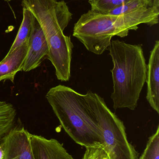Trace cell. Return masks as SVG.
Listing matches in <instances>:
<instances>
[{"label":"cell","instance_id":"obj_1","mask_svg":"<svg viewBox=\"0 0 159 159\" xmlns=\"http://www.w3.org/2000/svg\"><path fill=\"white\" fill-rule=\"evenodd\" d=\"M159 8L147 7L121 16L102 14L91 10L83 14L74 26L73 35L88 51L102 55L114 36H128L140 24L152 26L159 22Z\"/></svg>","mask_w":159,"mask_h":159},{"label":"cell","instance_id":"obj_2","mask_svg":"<svg viewBox=\"0 0 159 159\" xmlns=\"http://www.w3.org/2000/svg\"><path fill=\"white\" fill-rule=\"evenodd\" d=\"M108 48L114 65L111 98L114 109L134 110L146 81L147 65L143 48L116 40L111 41Z\"/></svg>","mask_w":159,"mask_h":159},{"label":"cell","instance_id":"obj_3","mask_svg":"<svg viewBox=\"0 0 159 159\" xmlns=\"http://www.w3.org/2000/svg\"><path fill=\"white\" fill-rule=\"evenodd\" d=\"M45 97L63 129L74 142L86 148L103 144L101 129L84 94L59 85L49 89Z\"/></svg>","mask_w":159,"mask_h":159},{"label":"cell","instance_id":"obj_4","mask_svg":"<svg viewBox=\"0 0 159 159\" xmlns=\"http://www.w3.org/2000/svg\"><path fill=\"white\" fill-rule=\"evenodd\" d=\"M84 96L101 129L102 145L110 159H138L139 154L128 140L124 123L108 108L104 99L91 91Z\"/></svg>","mask_w":159,"mask_h":159},{"label":"cell","instance_id":"obj_5","mask_svg":"<svg viewBox=\"0 0 159 159\" xmlns=\"http://www.w3.org/2000/svg\"><path fill=\"white\" fill-rule=\"evenodd\" d=\"M40 26L48 47L47 57L55 68L57 78L61 81H69L74 46L71 37L63 33L66 26L55 18L46 19Z\"/></svg>","mask_w":159,"mask_h":159},{"label":"cell","instance_id":"obj_6","mask_svg":"<svg viewBox=\"0 0 159 159\" xmlns=\"http://www.w3.org/2000/svg\"><path fill=\"white\" fill-rule=\"evenodd\" d=\"M30 133L24 127H14L3 138V159H35Z\"/></svg>","mask_w":159,"mask_h":159},{"label":"cell","instance_id":"obj_7","mask_svg":"<svg viewBox=\"0 0 159 159\" xmlns=\"http://www.w3.org/2000/svg\"><path fill=\"white\" fill-rule=\"evenodd\" d=\"M31 147L35 159H75L55 139H47L30 134Z\"/></svg>","mask_w":159,"mask_h":159},{"label":"cell","instance_id":"obj_8","mask_svg":"<svg viewBox=\"0 0 159 159\" xmlns=\"http://www.w3.org/2000/svg\"><path fill=\"white\" fill-rule=\"evenodd\" d=\"M48 47L40 25L35 20L34 30L29 42V48L22 71L29 72L40 66L48 54Z\"/></svg>","mask_w":159,"mask_h":159},{"label":"cell","instance_id":"obj_9","mask_svg":"<svg viewBox=\"0 0 159 159\" xmlns=\"http://www.w3.org/2000/svg\"><path fill=\"white\" fill-rule=\"evenodd\" d=\"M146 98L150 106L159 114V41H156L150 52L147 65Z\"/></svg>","mask_w":159,"mask_h":159},{"label":"cell","instance_id":"obj_10","mask_svg":"<svg viewBox=\"0 0 159 159\" xmlns=\"http://www.w3.org/2000/svg\"><path fill=\"white\" fill-rule=\"evenodd\" d=\"M29 42H26L11 53L7 54L0 61V81L9 80L14 82L16 74L22 71Z\"/></svg>","mask_w":159,"mask_h":159},{"label":"cell","instance_id":"obj_11","mask_svg":"<svg viewBox=\"0 0 159 159\" xmlns=\"http://www.w3.org/2000/svg\"><path fill=\"white\" fill-rule=\"evenodd\" d=\"M35 19L33 14L23 7V18L16 38L7 54L11 53L26 42H29L34 30Z\"/></svg>","mask_w":159,"mask_h":159},{"label":"cell","instance_id":"obj_12","mask_svg":"<svg viewBox=\"0 0 159 159\" xmlns=\"http://www.w3.org/2000/svg\"><path fill=\"white\" fill-rule=\"evenodd\" d=\"M17 113L14 106L0 100V143L15 127Z\"/></svg>","mask_w":159,"mask_h":159},{"label":"cell","instance_id":"obj_13","mask_svg":"<svg viewBox=\"0 0 159 159\" xmlns=\"http://www.w3.org/2000/svg\"><path fill=\"white\" fill-rule=\"evenodd\" d=\"M147 0H129L108 13L114 16H121L147 8Z\"/></svg>","mask_w":159,"mask_h":159},{"label":"cell","instance_id":"obj_14","mask_svg":"<svg viewBox=\"0 0 159 159\" xmlns=\"http://www.w3.org/2000/svg\"><path fill=\"white\" fill-rule=\"evenodd\" d=\"M139 159H159V126L156 132L149 137L144 150Z\"/></svg>","mask_w":159,"mask_h":159},{"label":"cell","instance_id":"obj_15","mask_svg":"<svg viewBox=\"0 0 159 159\" xmlns=\"http://www.w3.org/2000/svg\"><path fill=\"white\" fill-rule=\"evenodd\" d=\"M129 0H93L89 2L92 11L102 14H108L115 8Z\"/></svg>","mask_w":159,"mask_h":159},{"label":"cell","instance_id":"obj_16","mask_svg":"<svg viewBox=\"0 0 159 159\" xmlns=\"http://www.w3.org/2000/svg\"><path fill=\"white\" fill-rule=\"evenodd\" d=\"M82 159H111L102 145L86 148Z\"/></svg>","mask_w":159,"mask_h":159},{"label":"cell","instance_id":"obj_17","mask_svg":"<svg viewBox=\"0 0 159 159\" xmlns=\"http://www.w3.org/2000/svg\"><path fill=\"white\" fill-rule=\"evenodd\" d=\"M148 7L159 8V0H147Z\"/></svg>","mask_w":159,"mask_h":159},{"label":"cell","instance_id":"obj_18","mask_svg":"<svg viewBox=\"0 0 159 159\" xmlns=\"http://www.w3.org/2000/svg\"><path fill=\"white\" fill-rule=\"evenodd\" d=\"M4 151L2 143H0V159H3Z\"/></svg>","mask_w":159,"mask_h":159},{"label":"cell","instance_id":"obj_19","mask_svg":"<svg viewBox=\"0 0 159 159\" xmlns=\"http://www.w3.org/2000/svg\"><path fill=\"white\" fill-rule=\"evenodd\" d=\"M4 1H12V0H4Z\"/></svg>","mask_w":159,"mask_h":159},{"label":"cell","instance_id":"obj_20","mask_svg":"<svg viewBox=\"0 0 159 159\" xmlns=\"http://www.w3.org/2000/svg\"><path fill=\"white\" fill-rule=\"evenodd\" d=\"M93 1V0H88L89 2H91V1Z\"/></svg>","mask_w":159,"mask_h":159},{"label":"cell","instance_id":"obj_21","mask_svg":"<svg viewBox=\"0 0 159 159\" xmlns=\"http://www.w3.org/2000/svg\"></svg>","mask_w":159,"mask_h":159}]
</instances>
